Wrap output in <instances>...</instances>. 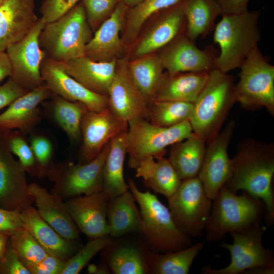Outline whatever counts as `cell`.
Wrapping results in <instances>:
<instances>
[{
	"instance_id": "1",
	"label": "cell",
	"mask_w": 274,
	"mask_h": 274,
	"mask_svg": "<svg viewBox=\"0 0 274 274\" xmlns=\"http://www.w3.org/2000/svg\"><path fill=\"white\" fill-rule=\"evenodd\" d=\"M232 161L231 177L225 185L232 191L247 192L264 203L268 221H274V147L252 139L241 142Z\"/></svg>"
},
{
	"instance_id": "2",
	"label": "cell",
	"mask_w": 274,
	"mask_h": 274,
	"mask_svg": "<svg viewBox=\"0 0 274 274\" xmlns=\"http://www.w3.org/2000/svg\"><path fill=\"white\" fill-rule=\"evenodd\" d=\"M260 10L223 14L215 25L213 39L220 47L216 68L227 73L239 68L248 56L258 47L261 38L258 23Z\"/></svg>"
},
{
	"instance_id": "3",
	"label": "cell",
	"mask_w": 274,
	"mask_h": 274,
	"mask_svg": "<svg viewBox=\"0 0 274 274\" xmlns=\"http://www.w3.org/2000/svg\"><path fill=\"white\" fill-rule=\"evenodd\" d=\"M232 76L215 68L193 103L189 122L193 132L208 143L220 132L236 102Z\"/></svg>"
},
{
	"instance_id": "4",
	"label": "cell",
	"mask_w": 274,
	"mask_h": 274,
	"mask_svg": "<svg viewBox=\"0 0 274 274\" xmlns=\"http://www.w3.org/2000/svg\"><path fill=\"white\" fill-rule=\"evenodd\" d=\"M129 190L139 206L141 221L138 231L154 252L178 251L191 245V237L176 226L168 208L150 191L142 192L133 180L128 179Z\"/></svg>"
},
{
	"instance_id": "5",
	"label": "cell",
	"mask_w": 274,
	"mask_h": 274,
	"mask_svg": "<svg viewBox=\"0 0 274 274\" xmlns=\"http://www.w3.org/2000/svg\"><path fill=\"white\" fill-rule=\"evenodd\" d=\"M92 36L81 3L57 20L46 23L39 44L46 57L64 62L84 56L86 46Z\"/></svg>"
},
{
	"instance_id": "6",
	"label": "cell",
	"mask_w": 274,
	"mask_h": 274,
	"mask_svg": "<svg viewBox=\"0 0 274 274\" xmlns=\"http://www.w3.org/2000/svg\"><path fill=\"white\" fill-rule=\"evenodd\" d=\"M264 203L243 191L237 195L224 185L213 200L207 224L206 241L216 242L226 233L243 231L260 222Z\"/></svg>"
},
{
	"instance_id": "7",
	"label": "cell",
	"mask_w": 274,
	"mask_h": 274,
	"mask_svg": "<svg viewBox=\"0 0 274 274\" xmlns=\"http://www.w3.org/2000/svg\"><path fill=\"white\" fill-rule=\"evenodd\" d=\"M128 125V165L134 169L147 157L157 159L164 156L166 147L183 141L193 133L189 121L170 127H162L152 124L149 120L139 119L129 122Z\"/></svg>"
},
{
	"instance_id": "8",
	"label": "cell",
	"mask_w": 274,
	"mask_h": 274,
	"mask_svg": "<svg viewBox=\"0 0 274 274\" xmlns=\"http://www.w3.org/2000/svg\"><path fill=\"white\" fill-rule=\"evenodd\" d=\"M239 81L234 86L236 102L247 110L264 108L274 114V66L258 47L239 67Z\"/></svg>"
},
{
	"instance_id": "9",
	"label": "cell",
	"mask_w": 274,
	"mask_h": 274,
	"mask_svg": "<svg viewBox=\"0 0 274 274\" xmlns=\"http://www.w3.org/2000/svg\"><path fill=\"white\" fill-rule=\"evenodd\" d=\"M167 199L168 208L177 227L191 237L200 236L208 222L213 202L198 177L182 180Z\"/></svg>"
},
{
	"instance_id": "10",
	"label": "cell",
	"mask_w": 274,
	"mask_h": 274,
	"mask_svg": "<svg viewBox=\"0 0 274 274\" xmlns=\"http://www.w3.org/2000/svg\"><path fill=\"white\" fill-rule=\"evenodd\" d=\"M110 141L99 154L89 162H63L53 164L46 176L54 183L50 192L63 200L102 191V171Z\"/></svg>"
},
{
	"instance_id": "11",
	"label": "cell",
	"mask_w": 274,
	"mask_h": 274,
	"mask_svg": "<svg viewBox=\"0 0 274 274\" xmlns=\"http://www.w3.org/2000/svg\"><path fill=\"white\" fill-rule=\"evenodd\" d=\"M265 227L260 222L239 232L230 233L232 244L222 242L221 246L230 254V262L226 267L214 269L210 266L202 268L204 274H239L259 266H274L272 251L266 249L262 243Z\"/></svg>"
},
{
	"instance_id": "12",
	"label": "cell",
	"mask_w": 274,
	"mask_h": 274,
	"mask_svg": "<svg viewBox=\"0 0 274 274\" xmlns=\"http://www.w3.org/2000/svg\"><path fill=\"white\" fill-rule=\"evenodd\" d=\"M45 24L39 18L24 38L6 50L11 67L9 77L28 91L44 84L40 68L45 55L40 46L39 36Z\"/></svg>"
},
{
	"instance_id": "13",
	"label": "cell",
	"mask_w": 274,
	"mask_h": 274,
	"mask_svg": "<svg viewBox=\"0 0 274 274\" xmlns=\"http://www.w3.org/2000/svg\"><path fill=\"white\" fill-rule=\"evenodd\" d=\"M26 173L10 150L7 130L0 128V208L21 211L35 202Z\"/></svg>"
},
{
	"instance_id": "14",
	"label": "cell",
	"mask_w": 274,
	"mask_h": 274,
	"mask_svg": "<svg viewBox=\"0 0 274 274\" xmlns=\"http://www.w3.org/2000/svg\"><path fill=\"white\" fill-rule=\"evenodd\" d=\"M235 127L231 121L208 143L203 162L198 174L209 197L213 200L221 188L230 179L232 161L228 154V147Z\"/></svg>"
},
{
	"instance_id": "15",
	"label": "cell",
	"mask_w": 274,
	"mask_h": 274,
	"mask_svg": "<svg viewBox=\"0 0 274 274\" xmlns=\"http://www.w3.org/2000/svg\"><path fill=\"white\" fill-rule=\"evenodd\" d=\"M108 98L111 110L127 123L139 119L149 120V104L134 82L124 59L117 60Z\"/></svg>"
},
{
	"instance_id": "16",
	"label": "cell",
	"mask_w": 274,
	"mask_h": 274,
	"mask_svg": "<svg viewBox=\"0 0 274 274\" xmlns=\"http://www.w3.org/2000/svg\"><path fill=\"white\" fill-rule=\"evenodd\" d=\"M128 123L119 118L109 108L100 111L87 110L81 122L82 144L80 162L95 158L113 138L126 131Z\"/></svg>"
},
{
	"instance_id": "17",
	"label": "cell",
	"mask_w": 274,
	"mask_h": 274,
	"mask_svg": "<svg viewBox=\"0 0 274 274\" xmlns=\"http://www.w3.org/2000/svg\"><path fill=\"white\" fill-rule=\"evenodd\" d=\"M159 56L164 69L170 75L181 72L209 73L216 68L218 55L214 49L197 47L185 35H182L165 47Z\"/></svg>"
},
{
	"instance_id": "18",
	"label": "cell",
	"mask_w": 274,
	"mask_h": 274,
	"mask_svg": "<svg viewBox=\"0 0 274 274\" xmlns=\"http://www.w3.org/2000/svg\"><path fill=\"white\" fill-rule=\"evenodd\" d=\"M44 83L52 94L71 101H79L91 111H100L109 107L107 96L94 93L82 85L64 70L62 62L45 57L41 65Z\"/></svg>"
},
{
	"instance_id": "19",
	"label": "cell",
	"mask_w": 274,
	"mask_h": 274,
	"mask_svg": "<svg viewBox=\"0 0 274 274\" xmlns=\"http://www.w3.org/2000/svg\"><path fill=\"white\" fill-rule=\"evenodd\" d=\"M109 198L102 192L67 199L66 208L79 230L90 238L110 235L107 219Z\"/></svg>"
},
{
	"instance_id": "20",
	"label": "cell",
	"mask_w": 274,
	"mask_h": 274,
	"mask_svg": "<svg viewBox=\"0 0 274 274\" xmlns=\"http://www.w3.org/2000/svg\"><path fill=\"white\" fill-rule=\"evenodd\" d=\"M52 95L44 83L18 98L0 114V128L18 130L26 135L31 134L42 119L39 105Z\"/></svg>"
},
{
	"instance_id": "21",
	"label": "cell",
	"mask_w": 274,
	"mask_h": 274,
	"mask_svg": "<svg viewBox=\"0 0 274 274\" xmlns=\"http://www.w3.org/2000/svg\"><path fill=\"white\" fill-rule=\"evenodd\" d=\"M35 0H6L0 6V52L24 38L38 22Z\"/></svg>"
},
{
	"instance_id": "22",
	"label": "cell",
	"mask_w": 274,
	"mask_h": 274,
	"mask_svg": "<svg viewBox=\"0 0 274 274\" xmlns=\"http://www.w3.org/2000/svg\"><path fill=\"white\" fill-rule=\"evenodd\" d=\"M126 6L122 2L115 7L108 18L98 27L86 46L85 56L99 62L116 59L122 50L119 34L123 26Z\"/></svg>"
},
{
	"instance_id": "23",
	"label": "cell",
	"mask_w": 274,
	"mask_h": 274,
	"mask_svg": "<svg viewBox=\"0 0 274 274\" xmlns=\"http://www.w3.org/2000/svg\"><path fill=\"white\" fill-rule=\"evenodd\" d=\"M20 217L25 228L49 255L65 261L83 246L80 240H69L61 236L39 215L32 207L22 210Z\"/></svg>"
},
{
	"instance_id": "24",
	"label": "cell",
	"mask_w": 274,
	"mask_h": 274,
	"mask_svg": "<svg viewBox=\"0 0 274 274\" xmlns=\"http://www.w3.org/2000/svg\"><path fill=\"white\" fill-rule=\"evenodd\" d=\"M155 24L140 42L135 54L142 57L164 48L178 37L185 34L186 18L184 0L161 11Z\"/></svg>"
},
{
	"instance_id": "25",
	"label": "cell",
	"mask_w": 274,
	"mask_h": 274,
	"mask_svg": "<svg viewBox=\"0 0 274 274\" xmlns=\"http://www.w3.org/2000/svg\"><path fill=\"white\" fill-rule=\"evenodd\" d=\"M40 217L61 236L69 240H80L79 229L72 219L65 202L35 183L28 184Z\"/></svg>"
},
{
	"instance_id": "26",
	"label": "cell",
	"mask_w": 274,
	"mask_h": 274,
	"mask_svg": "<svg viewBox=\"0 0 274 274\" xmlns=\"http://www.w3.org/2000/svg\"><path fill=\"white\" fill-rule=\"evenodd\" d=\"M66 73L91 91L108 96L117 60H92L85 56L62 62Z\"/></svg>"
},
{
	"instance_id": "27",
	"label": "cell",
	"mask_w": 274,
	"mask_h": 274,
	"mask_svg": "<svg viewBox=\"0 0 274 274\" xmlns=\"http://www.w3.org/2000/svg\"><path fill=\"white\" fill-rule=\"evenodd\" d=\"M209 73L163 74L153 101H177L193 104L206 84Z\"/></svg>"
},
{
	"instance_id": "28",
	"label": "cell",
	"mask_w": 274,
	"mask_h": 274,
	"mask_svg": "<svg viewBox=\"0 0 274 274\" xmlns=\"http://www.w3.org/2000/svg\"><path fill=\"white\" fill-rule=\"evenodd\" d=\"M155 159L150 156L143 159L135 168V176L143 179L145 186L168 199L182 180L168 158L163 156Z\"/></svg>"
},
{
	"instance_id": "29",
	"label": "cell",
	"mask_w": 274,
	"mask_h": 274,
	"mask_svg": "<svg viewBox=\"0 0 274 274\" xmlns=\"http://www.w3.org/2000/svg\"><path fill=\"white\" fill-rule=\"evenodd\" d=\"M112 242L106 248L108 252L106 264L111 271L115 274L150 273L151 251L137 244L113 245Z\"/></svg>"
},
{
	"instance_id": "30",
	"label": "cell",
	"mask_w": 274,
	"mask_h": 274,
	"mask_svg": "<svg viewBox=\"0 0 274 274\" xmlns=\"http://www.w3.org/2000/svg\"><path fill=\"white\" fill-rule=\"evenodd\" d=\"M126 132L119 133L110 141V147L102 171V192L109 200L129 190L123 176L126 152Z\"/></svg>"
},
{
	"instance_id": "31",
	"label": "cell",
	"mask_w": 274,
	"mask_h": 274,
	"mask_svg": "<svg viewBox=\"0 0 274 274\" xmlns=\"http://www.w3.org/2000/svg\"><path fill=\"white\" fill-rule=\"evenodd\" d=\"M107 219L112 237H119L138 231L140 212L135 197L129 190L109 200Z\"/></svg>"
},
{
	"instance_id": "32",
	"label": "cell",
	"mask_w": 274,
	"mask_h": 274,
	"mask_svg": "<svg viewBox=\"0 0 274 274\" xmlns=\"http://www.w3.org/2000/svg\"><path fill=\"white\" fill-rule=\"evenodd\" d=\"M206 142L193 132L172 145L168 158L182 180L197 177L206 151Z\"/></svg>"
},
{
	"instance_id": "33",
	"label": "cell",
	"mask_w": 274,
	"mask_h": 274,
	"mask_svg": "<svg viewBox=\"0 0 274 274\" xmlns=\"http://www.w3.org/2000/svg\"><path fill=\"white\" fill-rule=\"evenodd\" d=\"M184 10L185 35L193 41L213 30L216 18L222 14L216 0H184Z\"/></svg>"
},
{
	"instance_id": "34",
	"label": "cell",
	"mask_w": 274,
	"mask_h": 274,
	"mask_svg": "<svg viewBox=\"0 0 274 274\" xmlns=\"http://www.w3.org/2000/svg\"><path fill=\"white\" fill-rule=\"evenodd\" d=\"M45 108L53 121L65 133L69 140L76 142L81 139V122L87 108L79 101H71L53 94Z\"/></svg>"
},
{
	"instance_id": "35",
	"label": "cell",
	"mask_w": 274,
	"mask_h": 274,
	"mask_svg": "<svg viewBox=\"0 0 274 274\" xmlns=\"http://www.w3.org/2000/svg\"><path fill=\"white\" fill-rule=\"evenodd\" d=\"M127 66L134 82L150 105L164 74L160 57L148 54L127 63Z\"/></svg>"
},
{
	"instance_id": "36",
	"label": "cell",
	"mask_w": 274,
	"mask_h": 274,
	"mask_svg": "<svg viewBox=\"0 0 274 274\" xmlns=\"http://www.w3.org/2000/svg\"><path fill=\"white\" fill-rule=\"evenodd\" d=\"M203 248L198 242L184 249L163 253L150 252V273L187 274L197 255Z\"/></svg>"
},
{
	"instance_id": "37",
	"label": "cell",
	"mask_w": 274,
	"mask_h": 274,
	"mask_svg": "<svg viewBox=\"0 0 274 274\" xmlns=\"http://www.w3.org/2000/svg\"><path fill=\"white\" fill-rule=\"evenodd\" d=\"M193 108L191 102L155 100L149 105V121L160 127L174 126L189 121Z\"/></svg>"
},
{
	"instance_id": "38",
	"label": "cell",
	"mask_w": 274,
	"mask_h": 274,
	"mask_svg": "<svg viewBox=\"0 0 274 274\" xmlns=\"http://www.w3.org/2000/svg\"><path fill=\"white\" fill-rule=\"evenodd\" d=\"M182 0H143L129 12L124 39L129 43L135 39L145 21L153 14L168 9Z\"/></svg>"
},
{
	"instance_id": "39",
	"label": "cell",
	"mask_w": 274,
	"mask_h": 274,
	"mask_svg": "<svg viewBox=\"0 0 274 274\" xmlns=\"http://www.w3.org/2000/svg\"><path fill=\"white\" fill-rule=\"evenodd\" d=\"M9 242L25 266L39 262L48 255L34 237L24 227L13 231L10 234Z\"/></svg>"
},
{
	"instance_id": "40",
	"label": "cell",
	"mask_w": 274,
	"mask_h": 274,
	"mask_svg": "<svg viewBox=\"0 0 274 274\" xmlns=\"http://www.w3.org/2000/svg\"><path fill=\"white\" fill-rule=\"evenodd\" d=\"M85 246L65 262L60 274H78L99 252L105 249L112 242V237L104 235L91 238Z\"/></svg>"
},
{
	"instance_id": "41",
	"label": "cell",
	"mask_w": 274,
	"mask_h": 274,
	"mask_svg": "<svg viewBox=\"0 0 274 274\" xmlns=\"http://www.w3.org/2000/svg\"><path fill=\"white\" fill-rule=\"evenodd\" d=\"M7 138L10 150L18 157L25 171L32 176L38 177L37 161L26 135L18 130H7Z\"/></svg>"
},
{
	"instance_id": "42",
	"label": "cell",
	"mask_w": 274,
	"mask_h": 274,
	"mask_svg": "<svg viewBox=\"0 0 274 274\" xmlns=\"http://www.w3.org/2000/svg\"><path fill=\"white\" fill-rule=\"evenodd\" d=\"M30 134L29 143L37 161L38 177L43 178L47 176L48 170L53 165V146L51 140L43 134L33 131Z\"/></svg>"
},
{
	"instance_id": "43",
	"label": "cell",
	"mask_w": 274,
	"mask_h": 274,
	"mask_svg": "<svg viewBox=\"0 0 274 274\" xmlns=\"http://www.w3.org/2000/svg\"><path fill=\"white\" fill-rule=\"evenodd\" d=\"M117 0H82L87 21L93 29L98 28L114 10Z\"/></svg>"
},
{
	"instance_id": "44",
	"label": "cell",
	"mask_w": 274,
	"mask_h": 274,
	"mask_svg": "<svg viewBox=\"0 0 274 274\" xmlns=\"http://www.w3.org/2000/svg\"><path fill=\"white\" fill-rule=\"evenodd\" d=\"M79 1L44 0L40 9V18L45 23L54 21L70 11Z\"/></svg>"
},
{
	"instance_id": "45",
	"label": "cell",
	"mask_w": 274,
	"mask_h": 274,
	"mask_svg": "<svg viewBox=\"0 0 274 274\" xmlns=\"http://www.w3.org/2000/svg\"><path fill=\"white\" fill-rule=\"evenodd\" d=\"M0 274H30L8 242L5 254L0 260Z\"/></svg>"
},
{
	"instance_id": "46",
	"label": "cell",
	"mask_w": 274,
	"mask_h": 274,
	"mask_svg": "<svg viewBox=\"0 0 274 274\" xmlns=\"http://www.w3.org/2000/svg\"><path fill=\"white\" fill-rule=\"evenodd\" d=\"M65 261L48 254L39 262L26 266L30 274H60Z\"/></svg>"
},
{
	"instance_id": "47",
	"label": "cell",
	"mask_w": 274,
	"mask_h": 274,
	"mask_svg": "<svg viewBox=\"0 0 274 274\" xmlns=\"http://www.w3.org/2000/svg\"><path fill=\"white\" fill-rule=\"evenodd\" d=\"M28 92L9 77L5 84L0 85V110L9 106L15 100Z\"/></svg>"
},
{
	"instance_id": "48",
	"label": "cell",
	"mask_w": 274,
	"mask_h": 274,
	"mask_svg": "<svg viewBox=\"0 0 274 274\" xmlns=\"http://www.w3.org/2000/svg\"><path fill=\"white\" fill-rule=\"evenodd\" d=\"M20 212L0 208V230L8 232L11 234L15 230L23 227Z\"/></svg>"
},
{
	"instance_id": "49",
	"label": "cell",
	"mask_w": 274,
	"mask_h": 274,
	"mask_svg": "<svg viewBox=\"0 0 274 274\" xmlns=\"http://www.w3.org/2000/svg\"><path fill=\"white\" fill-rule=\"evenodd\" d=\"M223 14H236L248 11L249 0H216Z\"/></svg>"
},
{
	"instance_id": "50",
	"label": "cell",
	"mask_w": 274,
	"mask_h": 274,
	"mask_svg": "<svg viewBox=\"0 0 274 274\" xmlns=\"http://www.w3.org/2000/svg\"><path fill=\"white\" fill-rule=\"evenodd\" d=\"M11 73V67L6 51L0 52V82L6 77H9Z\"/></svg>"
},
{
	"instance_id": "51",
	"label": "cell",
	"mask_w": 274,
	"mask_h": 274,
	"mask_svg": "<svg viewBox=\"0 0 274 274\" xmlns=\"http://www.w3.org/2000/svg\"><path fill=\"white\" fill-rule=\"evenodd\" d=\"M10 233L5 231L0 230V260L6 251Z\"/></svg>"
},
{
	"instance_id": "52",
	"label": "cell",
	"mask_w": 274,
	"mask_h": 274,
	"mask_svg": "<svg viewBox=\"0 0 274 274\" xmlns=\"http://www.w3.org/2000/svg\"><path fill=\"white\" fill-rule=\"evenodd\" d=\"M243 273L246 274H273L274 273V266H259L255 267L244 271Z\"/></svg>"
},
{
	"instance_id": "53",
	"label": "cell",
	"mask_w": 274,
	"mask_h": 274,
	"mask_svg": "<svg viewBox=\"0 0 274 274\" xmlns=\"http://www.w3.org/2000/svg\"><path fill=\"white\" fill-rule=\"evenodd\" d=\"M88 271L90 273L108 274L110 273L111 270L106 264H104L99 265H90L88 268Z\"/></svg>"
},
{
	"instance_id": "54",
	"label": "cell",
	"mask_w": 274,
	"mask_h": 274,
	"mask_svg": "<svg viewBox=\"0 0 274 274\" xmlns=\"http://www.w3.org/2000/svg\"><path fill=\"white\" fill-rule=\"evenodd\" d=\"M123 3L130 7H134L141 3L143 0H123Z\"/></svg>"
},
{
	"instance_id": "55",
	"label": "cell",
	"mask_w": 274,
	"mask_h": 274,
	"mask_svg": "<svg viewBox=\"0 0 274 274\" xmlns=\"http://www.w3.org/2000/svg\"><path fill=\"white\" fill-rule=\"evenodd\" d=\"M6 0H0V6L6 1Z\"/></svg>"
}]
</instances>
